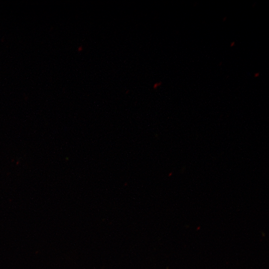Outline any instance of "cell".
<instances>
[{
	"label": "cell",
	"mask_w": 269,
	"mask_h": 269,
	"mask_svg": "<svg viewBox=\"0 0 269 269\" xmlns=\"http://www.w3.org/2000/svg\"><path fill=\"white\" fill-rule=\"evenodd\" d=\"M259 76V73H256L255 75V77H258Z\"/></svg>",
	"instance_id": "1"
},
{
	"label": "cell",
	"mask_w": 269,
	"mask_h": 269,
	"mask_svg": "<svg viewBox=\"0 0 269 269\" xmlns=\"http://www.w3.org/2000/svg\"><path fill=\"white\" fill-rule=\"evenodd\" d=\"M231 44H231V46H234V45H235V42H232Z\"/></svg>",
	"instance_id": "2"
}]
</instances>
